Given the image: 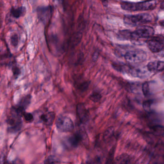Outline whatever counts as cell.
Wrapping results in <instances>:
<instances>
[{"label":"cell","instance_id":"cell-13","mask_svg":"<svg viewBox=\"0 0 164 164\" xmlns=\"http://www.w3.org/2000/svg\"><path fill=\"white\" fill-rule=\"evenodd\" d=\"M55 118V113L53 112H49L42 114L40 116V119L43 124L47 126H50L54 121Z\"/></svg>","mask_w":164,"mask_h":164},{"label":"cell","instance_id":"cell-10","mask_svg":"<svg viewBox=\"0 0 164 164\" xmlns=\"http://www.w3.org/2000/svg\"><path fill=\"white\" fill-rule=\"evenodd\" d=\"M77 113L81 122H87L89 119V113L87 109L83 104H78L77 106Z\"/></svg>","mask_w":164,"mask_h":164},{"label":"cell","instance_id":"cell-7","mask_svg":"<svg viewBox=\"0 0 164 164\" xmlns=\"http://www.w3.org/2000/svg\"><path fill=\"white\" fill-rule=\"evenodd\" d=\"M147 47L152 52L159 53L164 49V40L160 37H155L147 40Z\"/></svg>","mask_w":164,"mask_h":164},{"label":"cell","instance_id":"cell-30","mask_svg":"<svg viewBox=\"0 0 164 164\" xmlns=\"http://www.w3.org/2000/svg\"><path fill=\"white\" fill-rule=\"evenodd\" d=\"M0 29H1V23H0Z\"/></svg>","mask_w":164,"mask_h":164},{"label":"cell","instance_id":"cell-3","mask_svg":"<svg viewBox=\"0 0 164 164\" xmlns=\"http://www.w3.org/2000/svg\"><path fill=\"white\" fill-rule=\"evenodd\" d=\"M22 114L19 111L13 107L11 110L10 115L7 120L8 124V131L10 133H16L21 129L22 126Z\"/></svg>","mask_w":164,"mask_h":164},{"label":"cell","instance_id":"cell-24","mask_svg":"<svg viewBox=\"0 0 164 164\" xmlns=\"http://www.w3.org/2000/svg\"><path fill=\"white\" fill-rule=\"evenodd\" d=\"M142 91L144 96H148L150 93L149 85L148 82H145L143 84L142 86Z\"/></svg>","mask_w":164,"mask_h":164},{"label":"cell","instance_id":"cell-9","mask_svg":"<svg viewBox=\"0 0 164 164\" xmlns=\"http://www.w3.org/2000/svg\"><path fill=\"white\" fill-rule=\"evenodd\" d=\"M129 73L132 76L134 77H139V78H147L150 76V71L148 70L147 68H133L129 69Z\"/></svg>","mask_w":164,"mask_h":164},{"label":"cell","instance_id":"cell-14","mask_svg":"<svg viewBox=\"0 0 164 164\" xmlns=\"http://www.w3.org/2000/svg\"><path fill=\"white\" fill-rule=\"evenodd\" d=\"M26 10L25 7H20L15 8L12 7L10 10V13L12 16L14 18H20L22 16H24L26 13Z\"/></svg>","mask_w":164,"mask_h":164},{"label":"cell","instance_id":"cell-29","mask_svg":"<svg viewBox=\"0 0 164 164\" xmlns=\"http://www.w3.org/2000/svg\"><path fill=\"white\" fill-rule=\"evenodd\" d=\"M4 162H2V158L1 156H0V164H3Z\"/></svg>","mask_w":164,"mask_h":164},{"label":"cell","instance_id":"cell-5","mask_svg":"<svg viewBox=\"0 0 164 164\" xmlns=\"http://www.w3.org/2000/svg\"><path fill=\"white\" fill-rule=\"evenodd\" d=\"M55 124L57 129L61 132H70L74 129L73 121L68 116H59L56 119Z\"/></svg>","mask_w":164,"mask_h":164},{"label":"cell","instance_id":"cell-2","mask_svg":"<svg viewBox=\"0 0 164 164\" xmlns=\"http://www.w3.org/2000/svg\"><path fill=\"white\" fill-rule=\"evenodd\" d=\"M152 16L148 13H141L134 15H125L124 22L128 26H142L143 24L150 22L152 21Z\"/></svg>","mask_w":164,"mask_h":164},{"label":"cell","instance_id":"cell-19","mask_svg":"<svg viewBox=\"0 0 164 164\" xmlns=\"http://www.w3.org/2000/svg\"><path fill=\"white\" fill-rule=\"evenodd\" d=\"M115 148L114 147H112L110 150V152L108 153V157H107L106 161L105 164H113L114 160L115 154Z\"/></svg>","mask_w":164,"mask_h":164},{"label":"cell","instance_id":"cell-21","mask_svg":"<svg viewBox=\"0 0 164 164\" xmlns=\"http://www.w3.org/2000/svg\"><path fill=\"white\" fill-rule=\"evenodd\" d=\"M60 162L58 159L54 156H51L48 158L45 162V164H59Z\"/></svg>","mask_w":164,"mask_h":164},{"label":"cell","instance_id":"cell-26","mask_svg":"<svg viewBox=\"0 0 164 164\" xmlns=\"http://www.w3.org/2000/svg\"><path fill=\"white\" fill-rule=\"evenodd\" d=\"M12 71L13 73V76L16 79L20 75V73H21L20 68L16 65L13 66H12Z\"/></svg>","mask_w":164,"mask_h":164},{"label":"cell","instance_id":"cell-1","mask_svg":"<svg viewBox=\"0 0 164 164\" xmlns=\"http://www.w3.org/2000/svg\"><path fill=\"white\" fill-rule=\"evenodd\" d=\"M157 2L156 1H143L141 2H122L121 7L124 10L129 11H144L153 9L157 6Z\"/></svg>","mask_w":164,"mask_h":164},{"label":"cell","instance_id":"cell-8","mask_svg":"<svg viewBox=\"0 0 164 164\" xmlns=\"http://www.w3.org/2000/svg\"><path fill=\"white\" fill-rule=\"evenodd\" d=\"M36 10L39 19L43 23H46L51 18L53 11L52 7L42 6L38 7Z\"/></svg>","mask_w":164,"mask_h":164},{"label":"cell","instance_id":"cell-15","mask_svg":"<svg viewBox=\"0 0 164 164\" xmlns=\"http://www.w3.org/2000/svg\"><path fill=\"white\" fill-rule=\"evenodd\" d=\"M130 162V157L127 153H122L116 157L114 160L113 164H129Z\"/></svg>","mask_w":164,"mask_h":164},{"label":"cell","instance_id":"cell-11","mask_svg":"<svg viewBox=\"0 0 164 164\" xmlns=\"http://www.w3.org/2000/svg\"><path fill=\"white\" fill-rule=\"evenodd\" d=\"M31 97V96L30 94H28V95H26L25 96L23 97L20 99V101L17 104V105H16L15 107L17 108L19 111H20L21 112L23 113L30 104Z\"/></svg>","mask_w":164,"mask_h":164},{"label":"cell","instance_id":"cell-12","mask_svg":"<svg viewBox=\"0 0 164 164\" xmlns=\"http://www.w3.org/2000/svg\"><path fill=\"white\" fill-rule=\"evenodd\" d=\"M146 68L151 72H161L164 70V62L162 61L151 62L147 64Z\"/></svg>","mask_w":164,"mask_h":164},{"label":"cell","instance_id":"cell-23","mask_svg":"<svg viewBox=\"0 0 164 164\" xmlns=\"http://www.w3.org/2000/svg\"><path fill=\"white\" fill-rule=\"evenodd\" d=\"M102 98V95L98 92H94L90 96V99L94 102H98Z\"/></svg>","mask_w":164,"mask_h":164},{"label":"cell","instance_id":"cell-20","mask_svg":"<svg viewBox=\"0 0 164 164\" xmlns=\"http://www.w3.org/2000/svg\"><path fill=\"white\" fill-rule=\"evenodd\" d=\"M11 44L13 45V46L16 47H17L19 42V38L18 35L16 33H14L12 35L10 39Z\"/></svg>","mask_w":164,"mask_h":164},{"label":"cell","instance_id":"cell-27","mask_svg":"<svg viewBox=\"0 0 164 164\" xmlns=\"http://www.w3.org/2000/svg\"><path fill=\"white\" fill-rule=\"evenodd\" d=\"M3 164H24L22 161L20 160H15L13 161H6Z\"/></svg>","mask_w":164,"mask_h":164},{"label":"cell","instance_id":"cell-4","mask_svg":"<svg viewBox=\"0 0 164 164\" xmlns=\"http://www.w3.org/2000/svg\"><path fill=\"white\" fill-rule=\"evenodd\" d=\"M147 53L142 49L128 51L125 54L126 61L130 63H137L144 61L147 58Z\"/></svg>","mask_w":164,"mask_h":164},{"label":"cell","instance_id":"cell-18","mask_svg":"<svg viewBox=\"0 0 164 164\" xmlns=\"http://www.w3.org/2000/svg\"><path fill=\"white\" fill-rule=\"evenodd\" d=\"M152 132L153 134L157 136H163L164 135V128L160 125L153 126L151 128Z\"/></svg>","mask_w":164,"mask_h":164},{"label":"cell","instance_id":"cell-22","mask_svg":"<svg viewBox=\"0 0 164 164\" xmlns=\"http://www.w3.org/2000/svg\"><path fill=\"white\" fill-rule=\"evenodd\" d=\"M22 116H23L25 120L28 122H32L34 120V117L32 114L30 113L26 112L25 111L22 114Z\"/></svg>","mask_w":164,"mask_h":164},{"label":"cell","instance_id":"cell-16","mask_svg":"<svg viewBox=\"0 0 164 164\" xmlns=\"http://www.w3.org/2000/svg\"><path fill=\"white\" fill-rule=\"evenodd\" d=\"M115 134V129L113 127H110L105 130L103 134V140L108 143L113 138Z\"/></svg>","mask_w":164,"mask_h":164},{"label":"cell","instance_id":"cell-25","mask_svg":"<svg viewBox=\"0 0 164 164\" xmlns=\"http://www.w3.org/2000/svg\"><path fill=\"white\" fill-rule=\"evenodd\" d=\"M152 101L149 100L143 102V107L144 108V110L146 112H150L151 110L152 105Z\"/></svg>","mask_w":164,"mask_h":164},{"label":"cell","instance_id":"cell-6","mask_svg":"<svg viewBox=\"0 0 164 164\" xmlns=\"http://www.w3.org/2000/svg\"><path fill=\"white\" fill-rule=\"evenodd\" d=\"M155 34V30L149 26L142 25L138 26L134 31L132 32L134 39L149 38Z\"/></svg>","mask_w":164,"mask_h":164},{"label":"cell","instance_id":"cell-28","mask_svg":"<svg viewBox=\"0 0 164 164\" xmlns=\"http://www.w3.org/2000/svg\"><path fill=\"white\" fill-rule=\"evenodd\" d=\"M88 86H89V84L88 83V82L83 83L79 86V89L84 91L85 90H86L88 88Z\"/></svg>","mask_w":164,"mask_h":164},{"label":"cell","instance_id":"cell-17","mask_svg":"<svg viewBox=\"0 0 164 164\" xmlns=\"http://www.w3.org/2000/svg\"><path fill=\"white\" fill-rule=\"evenodd\" d=\"M68 141L70 145L73 147H76L77 146H78L80 143H82L81 137L77 132L71 136L69 137Z\"/></svg>","mask_w":164,"mask_h":164}]
</instances>
